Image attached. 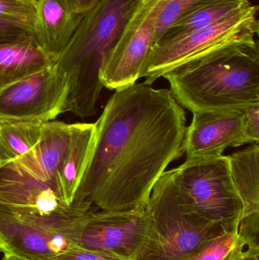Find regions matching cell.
Instances as JSON below:
<instances>
[{"label":"cell","instance_id":"1","mask_svg":"<svg viewBox=\"0 0 259 260\" xmlns=\"http://www.w3.org/2000/svg\"><path fill=\"white\" fill-rule=\"evenodd\" d=\"M95 123L94 151L75 201L97 211L145 207L166 168L184 154L183 108L170 90L136 82L116 90Z\"/></svg>","mask_w":259,"mask_h":260},{"label":"cell","instance_id":"2","mask_svg":"<svg viewBox=\"0 0 259 260\" xmlns=\"http://www.w3.org/2000/svg\"><path fill=\"white\" fill-rule=\"evenodd\" d=\"M70 124L46 122L36 146L16 160L0 167V220L79 244L91 205L64 198L59 171L69 139Z\"/></svg>","mask_w":259,"mask_h":260},{"label":"cell","instance_id":"3","mask_svg":"<svg viewBox=\"0 0 259 260\" xmlns=\"http://www.w3.org/2000/svg\"><path fill=\"white\" fill-rule=\"evenodd\" d=\"M164 77L175 100L192 113L243 111L259 105L258 41L219 49Z\"/></svg>","mask_w":259,"mask_h":260},{"label":"cell","instance_id":"4","mask_svg":"<svg viewBox=\"0 0 259 260\" xmlns=\"http://www.w3.org/2000/svg\"><path fill=\"white\" fill-rule=\"evenodd\" d=\"M141 0H100L84 14L72 38L55 65L69 85L66 112L81 118L94 116L103 87L100 69Z\"/></svg>","mask_w":259,"mask_h":260},{"label":"cell","instance_id":"5","mask_svg":"<svg viewBox=\"0 0 259 260\" xmlns=\"http://www.w3.org/2000/svg\"><path fill=\"white\" fill-rule=\"evenodd\" d=\"M147 209L153 222V236L139 260H183L205 241L223 232L187 206L172 170L165 171L155 183Z\"/></svg>","mask_w":259,"mask_h":260},{"label":"cell","instance_id":"6","mask_svg":"<svg viewBox=\"0 0 259 260\" xmlns=\"http://www.w3.org/2000/svg\"><path fill=\"white\" fill-rule=\"evenodd\" d=\"M172 171L181 197L193 212L223 232H240L243 203L233 181L228 156L187 158Z\"/></svg>","mask_w":259,"mask_h":260},{"label":"cell","instance_id":"7","mask_svg":"<svg viewBox=\"0 0 259 260\" xmlns=\"http://www.w3.org/2000/svg\"><path fill=\"white\" fill-rule=\"evenodd\" d=\"M258 6L249 4L207 27L179 38L159 41L152 47L140 76L145 83L155 81L190 61L234 44L258 41Z\"/></svg>","mask_w":259,"mask_h":260},{"label":"cell","instance_id":"8","mask_svg":"<svg viewBox=\"0 0 259 260\" xmlns=\"http://www.w3.org/2000/svg\"><path fill=\"white\" fill-rule=\"evenodd\" d=\"M153 236L145 207L125 211H94L84 222L79 245L123 260H139Z\"/></svg>","mask_w":259,"mask_h":260},{"label":"cell","instance_id":"9","mask_svg":"<svg viewBox=\"0 0 259 260\" xmlns=\"http://www.w3.org/2000/svg\"><path fill=\"white\" fill-rule=\"evenodd\" d=\"M68 92V79L53 62L0 92V121H53L66 112Z\"/></svg>","mask_w":259,"mask_h":260},{"label":"cell","instance_id":"10","mask_svg":"<svg viewBox=\"0 0 259 260\" xmlns=\"http://www.w3.org/2000/svg\"><path fill=\"white\" fill-rule=\"evenodd\" d=\"M156 17L141 0L114 48L103 61L100 79L104 88L117 90L136 83L155 43Z\"/></svg>","mask_w":259,"mask_h":260},{"label":"cell","instance_id":"11","mask_svg":"<svg viewBox=\"0 0 259 260\" xmlns=\"http://www.w3.org/2000/svg\"><path fill=\"white\" fill-rule=\"evenodd\" d=\"M193 114L182 144L187 158L219 157L228 147L250 144L245 133L243 111H199Z\"/></svg>","mask_w":259,"mask_h":260},{"label":"cell","instance_id":"12","mask_svg":"<svg viewBox=\"0 0 259 260\" xmlns=\"http://www.w3.org/2000/svg\"><path fill=\"white\" fill-rule=\"evenodd\" d=\"M83 15L72 0H36L31 35L44 51L56 57L72 38Z\"/></svg>","mask_w":259,"mask_h":260},{"label":"cell","instance_id":"13","mask_svg":"<svg viewBox=\"0 0 259 260\" xmlns=\"http://www.w3.org/2000/svg\"><path fill=\"white\" fill-rule=\"evenodd\" d=\"M228 157L233 181L243 203L240 232L251 242L258 244V144H251L247 148L233 153Z\"/></svg>","mask_w":259,"mask_h":260},{"label":"cell","instance_id":"14","mask_svg":"<svg viewBox=\"0 0 259 260\" xmlns=\"http://www.w3.org/2000/svg\"><path fill=\"white\" fill-rule=\"evenodd\" d=\"M56 58L44 51L30 32L0 35V92L51 65Z\"/></svg>","mask_w":259,"mask_h":260},{"label":"cell","instance_id":"15","mask_svg":"<svg viewBox=\"0 0 259 260\" xmlns=\"http://www.w3.org/2000/svg\"><path fill=\"white\" fill-rule=\"evenodd\" d=\"M96 134V123L70 124L69 139L59 171L61 187L68 205L74 203L81 182L91 161Z\"/></svg>","mask_w":259,"mask_h":260},{"label":"cell","instance_id":"16","mask_svg":"<svg viewBox=\"0 0 259 260\" xmlns=\"http://www.w3.org/2000/svg\"><path fill=\"white\" fill-rule=\"evenodd\" d=\"M249 4V0H210L175 21L158 42L179 38L193 30L207 27Z\"/></svg>","mask_w":259,"mask_h":260},{"label":"cell","instance_id":"17","mask_svg":"<svg viewBox=\"0 0 259 260\" xmlns=\"http://www.w3.org/2000/svg\"><path fill=\"white\" fill-rule=\"evenodd\" d=\"M46 122L40 120L0 121V167L27 154L41 139Z\"/></svg>","mask_w":259,"mask_h":260},{"label":"cell","instance_id":"18","mask_svg":"<svg viewBox=\"0 0 259 260\" xmlns=\"http://www.w3.org/2000/svg\"><path fill=\"white\" fill-rule=\"evenodd\" d=\"M250 242L239 231L222 232L183 260H240Z\"/></svg>","mask_w":259,"mask_h":260},{"label":"cell","instance_id":"19","mask_svg":"<svg viewBox=\"0 0 259 260\" xmlns=\"http://www.w3.org/2000/svg\"><path fill=\"white\" fill-rule=\"evenodd\" d=\"M153 8L156 17L155 44L175 21L210 0H144ZM154 44V45H155Z\"/></svg>","mask_w":259,"mask_h":260},{"label":"cell","instance_id":"20","mask_svg":"<svg viewBox=\"0 0 259 260\" xmlns=\"http://www.w3.org/2000/svg\"><path fill=\"white\" fill-rule=\"evenodd\" d=\"M34 4L28 0H0V21L18 26L31 34Z\"/></svg>","mask_w":259,"mask_h":260},{"label":"cell","instance_id":"21","mask_svg":"<svg viewBox=\"0 0 259 260\" xmlns=\"http://www.w3.org/2000/svg\"><path fill=\"white\" fill-rule=\"evenodd\" d=\"M56 260H123L113 255L94 251L76 245L59 256Z\"/></svg>","mask_w":259,"mask_h":260},{"label":"cell","instance_id":"22","mask_svg":"<svg viewBox=\"0 0 259 260\" xmlns=\"http://www.w3.org/2000/svg\"><path fill=\"white\" fill-rule=\"evenodd\" d=\"M245 115L244 130L249 143H258L259 141V105L243 110Z\"/></svg>","mask_w":259,"mask_h":260},{"label":"cell","instance_id":"23","mask_svg":"<svg viewBox=\"0 0 259 260\" xmlns=\"http://www.w3.org/2000/svg\"><path fill=\"white\" fill-rule=\"evenodd\" d=\"M76 9L80 13L85 14L92 9L100 0H72Z\"/></svg>","mask_w":259,"mask_h":260},{"label":"cell","instance_id":"24","mask_svg":"<svg viewBox=\"0 0 259 260\" xmlns=\"http://www.w3.org/2000/svg\"><path fill=\"white\" fill-rule=\"evenodd\" d=\"M240 260H259V244H249Z\"/></svg>","mask_w":259,"mask_h":260},{"label":"cell","instance_id":"25","mask_svg":"<svg viewBox=\"0 0 259 260\" xmlns=\"http://www.w3.org/2000/svg\"><path fill=\"white\" fill-rule=\"evenodd\" d=\"M20 31V27L10 23L0 21V35H12Z\"/></svg>","mask_w":259,"mask_h":260},{"label":"cell","instance_id":"26","mask_svg":"<svg viewBox=\"0 0 259 260\" xmlns=\"http://www.w3.org/2000/svg\"><path fill=\"white\" fill-rule=\"evenodd\" d=\"M3 260H26L22 259V258L18 257V256H15L12 253H5L4 256H3Z\"/></svg>","mask_w":259,"mask_h":260},{"label":"cell","instance_id":"27","mask_svg":"<svg viewBox=\"0 0 259 260\" xmlns=\"http://www.w3.org/2000/svg\"><path fill=\"white\" fill-rule=\"evenodd\" d=\"M6 251V248H5L4 244H3V241L0 238V253H5Z\"/></svg>","mask_w":259,"mask_h":260},{"label":"cell","instance_id":"28","mask_svg":"<svg viewBox=\"0 0 259 260\" xmlns=\"http://www.w3.org/2000/svg\"><path fill=\"white\" fill-rule=\"evenodd\" d=\"M28 1H31V2H36V0H28Z\"/></svg>","mask_w":259,"mask_h":260}]
</instances>
